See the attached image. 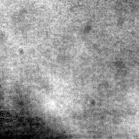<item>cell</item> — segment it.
<instances>
[{"label": "cell", "instance_id": "1", "mask_svg": "<svg viewBox=\"0 0 139 139\" xmlns=\"http://www.w3.org/2000/svg\"><path fill=\"white\" fill-rule=\"evenodd\" d=\"M18 116L14 110H4L0 111V124L12 121L15 120Z\"/></svg>", "mask_w": 139, "mask_h": 139}]
</instances>
